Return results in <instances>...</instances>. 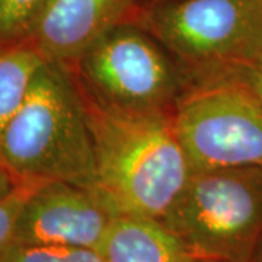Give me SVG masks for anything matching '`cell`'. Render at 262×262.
Here are the masks:
<instances>
[{
    "label": "cell",
    "mask_w": 262,
    "mask_h": 262,
    "mask_svg": "<svg viewBox=\"0 0 262 262\" xmlns=\"http://www.w3.org/2000/svg\"><path fill=\"white\" fill-rule=\"evenodd\" d=\"M80 96L94 141L96 194L115 215L162 222L192 172L173 114L122 113Z\"/></svg>",
    "instance_id": "6da1fadb"
},
{
    "label": "cell",
    "mask_w": 262,
    "mask_h": 262,
    "mask_svg": "<svg viewBox=\"0 0 262 262\" xmlns=\"http://www.w3.org/2000/svg\"><path fill=\"white\" fill-rule=\"evenodd\" d=\"M18 184L67 182L96 192L94 141L83 101L64 66L44 61L0 137Z\"/></svg>",
    "instance_id": "7a4b0ae2"
},
{
    "label": "cell",
    "mask_w": 262,
    "mask_h": 262,
    "mask_svg": "<svg viewBox=\"0 0 262 262\" xmlns=\"http://www.w3.org/2000/svg\"><path fill=\"white\" fill-rule=\"evenodd\" d=\"M133 22L160 41L191 86L230 79L262 56V0H158Z\"/></svg>",
    "instance_id": "3957f363"
},
{
    "label": "cell",
    "mask_w": 262,
    "mask_h": 262,
    "mask_svg": "<svg viewBox=\"0 0 262 262\" xmlns=\"http://www.w3.org/2000/svg\"><path fill=\"white\" fill-rule=\"evenodd\" d=\"M67 70L80 94L122 113L173 114L191 88L173 56L133 20L108 29Z\"/></svg>",
    "instance_id": "277c9868"
},
{
    "label": "cell",
    "mask_w": 262,
    "mask_h": 262,
    "mask_svg": "<svg viewBox=\"0 0 262 262\" xmlns=\"http://www.w3.org/2000/svg\"><path fill=\"white\" fill-rule=\"evenodd\" d=\"M162 223L196 261L251 262L262 234V166L194 169Z\"/></svg>",
    "instance_id": "5b68a950"
},
{
    "label": "cell",
    "mask_w": 262,
    "mask_h": 262,
    "mask_svg": "<svg viewBox=\"0 0 262 262\" xmlns=\"http://www.w3.org/2000/svg\"><path fill=\"white\" fill-rule=\"evenodd\" d=\"M173 125L192 170L262 166V105L239 82L191 86Z\"/></svg>",
    "instance_id": "8992f818"
},
{
    "label": "cell",
    "mask_w": 262,
    "mask_h": 262,
    "mask_svg": "<svg viewBox=\"0 0 262 262\" xmlns=\"http://www.w3.org/2000/svg\"><path fill=\"white\" fill-rule=\"evenodd\" d=\"M115 217L91 189L67 182L38 184L20 210L15 242L96 251Z\"/></svg>",
    "instance_id": "52a82bcc"
},
{
    "label": "cell",
    "mask_w": 262,
    "mask_h": 262,
    "mask_svg": "<svg viewBox=\"0 0 262 262\" xmlns=\"http://www.w3.org/2000/svg\"><path fill=\"white\" fill-rule=\"evenodd\" d=\"M137 0H48L27 37L47 61L69 69L118 24L133 20Z\"/></svg>",
    "instance_id": "ba28073f"
},
{
    "label": "cell",
    "mask_w": 262,
    "mask_h": 262,
    "mask_svg": "<svg viewBox=\"0 0 262 262\" xmlns=\"http://www.w3.org/2000/svg\"><path fill=\"white\" fill-rule=\"evenodd\" d=\"M96 251L103 262H196L162 222L136 215H117Z\"/></svg>",
    "instance_id": "9c48e42d"
},
{
    "label": "cell",
    "mask_w": 262,
    "mask_h": 262,
    "mask_svg": "<svg viewBox=\"0 0 262 262\" xmlns=\"http://www.w3.org/2000/svg\"><path fill=\"white\" fill-rule=\"evenodd\" d=\"M46 58L28 39L0 42V137Z\"/></svg>",
    "instance_id": "30bf717a"
},
{
    "label": "cell",
    "mask_w": 262,
    "mask_h": 262,
    "mask_svg": "<svg viewBox=\"0 0 262 262\" xmlns=\"http://www.w3.org/2000/svg\"><path fill=\"white\" fill-rule=\"evenodd\" d=\"M0 262H103L98 251L56 245L13 244Z\"/></svg>",
    "instance_id": "8fae6325"
},
{
    "label": "cell",
    "mask_w": 262,
    "mask_h": 262,
    "mask_svg": "<svg viewBox=\"0 0 262 262\" xmlns=\"http://www.w3.org/2000/svg\"><path fill=\"white\" fill-rule=\"evenodd\" d=\"M48 0H0V42L27 39Z\"/></svg>",
    "instance_id": "7c38bea8"
},
{
    "label": "cell",
    "mask_w": 262,
    "mask_h": 262,
    "mask_svg": "<svg viewBox=\"0 0 262 262\" xmlns=\"http://www.w3.org/2000/svg\"><path fill=\"white\" fill-rule=\"evenodd\" d=\"M38 184H18L6 196L0 198V259L15 242L18 217L29 191Z\"/></svg>",
    "instance_id": "4fadbf2b"
},
{
    "label": "cell",
    "mask_w": 262,
    "mask_h": 262,
    "mask_svg": "<svg viewBox=\"0 0 262 262\" xmlns=\"http://www.w3.org/2000/svg\"><path fill=\"white\" fill-rule=\"evenodd\" d=\"M226 80H234L244 84L262 105V56Z\"/></svg>",
    "instance_id": "5bb4252c"
},
{
    "label": "cell",
    "mask_w": 262,
    "mask_h": 262,
    "mask_svg": "<svg viewBox=\"0 0 262 262\" xmlns=\"http://www.w3.org/2000/svg\"><path fill=\"white\" fill-rule=\"evenodd\" d=\"M18 185V182L12 177L9 169L5 166V163L0 159V198L10 194Z\"/></svg>",
    "instance_id": "9a60e30c"
},
{
    "label": "cell",
    "mask_w": 262,
    "mask_h": 262,
    "mask_svg": "<svg viewBox=\"0 0 262 262\" xmlns=\"http://www.w3.org/2000/svg\"><path fill=\"white\" fill-rule=\"evenodd\" d=\"M251 262H262V234L261 237H259V241H258V244H256V246H255V251H253Z\"/></svg>",
    "instance_id": "2e32d148"
},
{
    "label": "cell",
    "mask_w": 262,
    "mask_h": 262,
    "mask_svg": "<svg viewBox=\"0 0 262 262\" xmlns=\"http://www.w3.org/2000/svg\"><path fill=\"white\" fill-rule=\"evenodd\" d=\"M139 2V8L144 6V5H149V3H153V2H158V0H137Z\"/></svg>",
    "instance_id": "e0dca14e"
},
{
    "label": "cell",
    "mask_w": 262,
    "mask_h": 262,
    "mask_svg": "<svg viewBox=\"0 0 262 262\" xmlns=\"http://www.w3.org/2000/svg\"><path fill=\"white\" fill-rule=\"evenodd\" d=\"M196 262H214V261H196Z\"/></svg>",
    "instance_id": "ac0fdd59"
}]
</instances>
